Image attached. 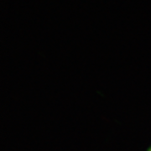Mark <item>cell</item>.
<instances>
[{
	"mask_svg": "<svg viewBox=\"0 0 151 151\" xmlns=\"http://www.w3.org/2000/svg\"><path fill=\"white\" fill-rule=\"evenodd\" d=\"M147 151H151V147H150V148H149V150H148Z\"/></svg>",
	"mask_w": 151,
	"mask_h": 151,
	"instance_id": "obj_1",
	"label": "cell"
}]
</instances>
